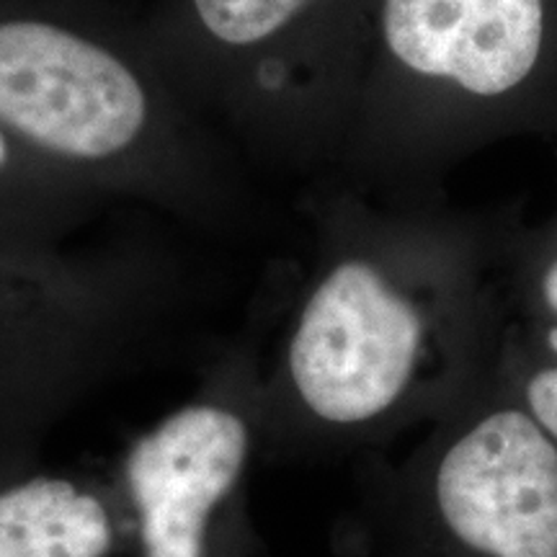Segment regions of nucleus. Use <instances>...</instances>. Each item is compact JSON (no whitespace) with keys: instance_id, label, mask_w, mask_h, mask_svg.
Segmentation results:
<instances>
[{"instance_id":"f257e3e1","label":"nucleus","mask_w":557,"mask_h":557,"mask_svg":"<svg viewBox=\"0 0 557 557\" xmlns=\"http://www.w3.org/2000/svg\"><path fill=\"white\" fill-rule=\"evenodd\" d=\"M0 127L111 205L214 235L256 214L246 160L107 0H0Z\"/></svg>"},{"instance_id":"f03ea898","label":"nucleus","mask_w":557,"mask_h":557,"mask_svg":"<svg viewBox=\"0 0 557 557\" xmlns=\"http://www.w3.org/2000/svg\"><path fill=\"white\" fill-rule=\"evenodd\" d=\"M189 299L186 261L156 235L0 243V485L41 468L70 416L165 351Z\"/></svg>"},{"instance_id":"7ed1b4c3","label":"nucleus","mask_w":557,"mask_h":557,"mask_svg":"<svg viewBox=\"0 0 557 557\" xmlns=\"http://www.w3.org/2000/svg\"><path fill=\"white\" fill-rule=\"evenodd\" d=\"M348 13L351 0H152L137 18L230 148L287 173L329 139Z\"/></svg>"},{"instance_id":"20e7f679","label":"nucleus","mask_w":557,"mask_h":557,"mask_svg":"<svg viewBox=\"0 0 557 557\" xmlns=\"http://www.w3.org/2000/svg\"><path fill=\"white\" fill-rule=\"evenodd\" d=\"M261 459L256 364L246 333L220 344L178 406L111 465L129 557H261L250 472Z\"/></svg>"},{"instance_id":"39448f33","label":"nucleus","mask_w":557,"mask_h":557,"mask_svg":"<svg viewBox=\"0 0 557 557\" xmlns=\"http://www.w3.org/2000/svg\"><path fill=\"white\" fill-rule=\"evenodd\" d=\"M429 496L472 553L557 557V449L527 413L500 410L451 442Z\"/></svg>"},{"instance_id":"423d86ee","label":"nucleus","mask_w":557,"mask_h":557,"mask_svg":"<svg viewBox=\"0 0 557 557\" xmlns=\"http://www.w3.org/2000/svg\"><path fill=\"white\" fill-rule=\"evenodd\" d=\"M542 0H382L389 62L470 96L506 94L540 58Z\"/></svg>"},{"instance_id":"0eeeda50","label":"nucleus","mask_w":557,"mask_h":557,"mask_svg":"<svg viewBox=\"0 0 557 557\" xmlns=\"http://www.w3.org/2000/svg\"><path fill=\"white\" fill-rule=\"evenodd\" d=\"M0 557H129L109 468H41L0 485Z\"/></svg>"},{"instance_id":"6e6552de","label":"nucleus","mask_w":557,"mask_h":557,"mask_svg":"<svg viewBox=\"0 0 557 557\" xmlns=\"http://www.w3.org/2000/svg\"><path fill=\"white\" fill-rule=\"evenodd\" d=\"M109 207V199L32 156L0 127V243L73 246Z\"/></svg>"},{"instance_id":"1a4fd4ad","label":"nucleus","mask_w":557,"mask_h":557,"mask_svg":"<svg viewBox=\"0 0 557 557\" xmlns=\"http://www.w3.org/2000/svg\"><path fill=\"white\" fill-rule=\"evenodd\" d=\"M549 346L557 351V329L549 331ZM529 406H532L537 421L557 438V369L540 372L527 387Z\"/></svg>"},{"instance_id":"9d476101","label":"nucleus","mask_w":557,"mask_h":557,"mask_svg":"<svg viewBox=\"0 0 557 557\" xmlns=\"http://www.w3.org/2000/svg\"><path fill=\"white\" fill-rule=\"evenodd\" d=\"M542 289H545L547 305L557 312V261L549 267V271L545 274V284H542Z\"/></svg>"}]
</instances>
